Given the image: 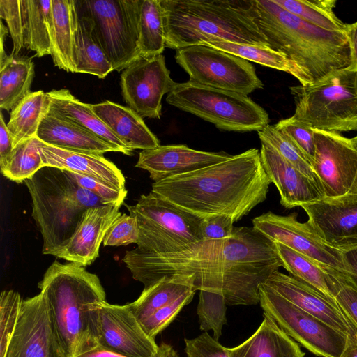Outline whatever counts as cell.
Here are the masks:
<instances>
[{"instance_id": "cell-21", "label": "cell", "mask_w": 357, "mask_h": 357, "mask_svg": "<svg viewBox=\"0 0 357 357\" xmlns=\"http://www.w3.org/2000/svg\"><path fill=\"white\" fill-rule=\"evenodd\" d=\"M120 207L114 204L87 209L71 238L53 255L84 267L93 264L108 229L121 215Z\"/></svg>"}, {"instance_id": "cell-47", "label": "cell", "mask_w": 357, "mask_h": 357, "mask_svg": "<svg viewBox=\"0 0 357 357\" xmlns=\"http://www.w3.org/2000/svg\"><path fill=\"white\" fill-rule=\"evenodd\" d=\"M69 172L82 188L100 197L106 204H118L121 206L123 204L127 195L126 190L119 189L91 176Z\"/></svg>"}, {"instance_id": "cell-37", "label": "cell", "mask_w": 357, "mask_h": 357, "mask_svg": "<svg viewBox=\"0 0 357 357\" xmlns=\"http://www.w3.org/2000/svg\"><path fill=\"white\" fill-rule=\"evenodd\" d=\"M282 8L309 24L330 31L347 33V24L336 15L335 0H274Z\"/></svg>"}, {"instance_id": "cell-17", "label": "cell", "mask_w": 357, "mask_h": 357, "mask_svg": "<svg viewBox=\"0 0 357 357\" xmlns=\"http://www.w3.org/2000/svg\"><path fill=\"white\" fill-rule=\"evenodd\" d=\"M313 169L325 197L348 193L357 173V149L353 138L339 132L314 130Z\"/></svg>"}, {"instance_id": "cell-44", "label": "cell", "mask_w": 357, "mask_h": 357, "mask_svg": "<svg viewBox=\"0 0 357 357\" xmlns=\"http://www.w3.org/2000/svg\"><path fill=\"white\" fill-rule=\"evenodd\" d=\"M275 126L301 149L312 166L315 153L313 129L303 125L292 116L280 120Z\"/></svg>"}, {"instance_id": "cell-55", "label": "cell", "mask_w": 357, "mask_h": 357, "mask_svg": "<svg viewBox=\"0 0 357 357\" xmlns=\"http://www.w3.org/2000/svg\"><path fill=\"white\" fill-rule=\"evenodd\" d=\"M340 357H357V342L348 337L347 345Z\"/></svg>"}, {"instance_id": "cell-35", "label": "cell", "mask_w": 357, "mask_h": 357, "mask_svg": "<svg viewBox=\"0 0 357 357\" xmlns=\"http://www.w3.org/2000/svg\"><path fill=\"white\" fill-rule=\"evenodd\" d=\"M50 107L47 93L40 90L31 91L11 110L7 127L14 146L23 140L36 137L40 122Z\"/></svg>"}, {"instance_id": "cell-12", "label": "cell", "mask_w": 357, "mask_h": 357, "mask_svg": "<svg viewBox=\"0 0 357 357\" xmlns=\"http://www.w3.org/2000/svg\"><path fill=\"white\" fill-rule=\"evenodd\" d=\"M259 303L289 337L319 357H340L348 337L261 283Z\"/></svg>"}, {"instance_id": "cell-49", "label": "cell", "mask_w": 357, "mask_h": 357, "mask_svg": "<svg viewBox=\"0 0 357 357\" xmlns=\"http://www.w3.org/2000/svg\"><path fill=\"white\" fill-rule=\"evenodd\" d=\"M233 219L227 215L219 214L202 219L201 234L203 240L228 238L233 234Z\"/></svg>"}, {"instance_id": "cell-18", "label": "cell", "mask_w": 357, "mask_h": 357, "mask_svg": "<svg viewBox=\"0 0 357 357\" xmlns=\"http://www.w3.org/2000/svg\"><path fill=\"white\" fill-rule=\"evenodd\" d=\"M301 207L327 244L341 251L357 245V193L324 197Z\"/></svg>"}, {"instance_id": "cell-3", "label": "cell", "mask_w": 357, "mask_h": 357, "mask_svg": "<svg viewBox=\"0 0 357 357\" xmlns=\"http://www.w3.org/2000/svg\"><path fill=\"white\" fill-rule=\"evenodd\" d=\"M254 22L270 47L287 57L317 82L351 62L347 33L321 29L278 5L274 0H252Z\"/></svg>"}, {"instance_id": "cell-16", "label": "cell", "mask_w": 357, "mask_h": 357, "mask_svg": "<svg viewBox=\"0 0 357 357\" xmlns=\"http://www.w3.org/2000/svg\"><path fill=\"white\" fill-rule=\"evenodd\" d=\"M176 84L162 54L140 58L121 75L123 98L128 106L142 118L160 119L162 98Z\"/></svg>"}, {"instance_id": "cell-20", "label": "cell", "mask_w": 357, "mask_h": 357, "mask_svg": "<svg viewBox=\"0 0 357 357\" xmlns=\"http://www.w3.org/2000/svg\"><path fill=\"white\" fill-rule=\"evenodd\" d=\"M231 157L225 151H199L185 144L160 145L154 149L142 150L135 167L146 170L150 178L157 182L206 167Z\"/></svg>"}, {"instance_id": "cell-48", "label": "cell", "mask_w": 357, "mask_h": 357, "mask_svg": "<svg viewBox=\"0 0 357 357\" xmlns=\"http://www.w3.org/2000/svg\"><path fill=\"white\" fill-rule=\"evenodd\" d=\"M186 357H229L227 348L204 332L192 339H184Z\"/></svg>"}, {"instance_id": "cell-50", "label": "cell", "mask_w": 357, "mask_h": 357, "mask_svg": "<svg viewBox=\"0 0 357 357\" xmlns=\"http://www.w3.org/2000/svg\"><path fill=\"white\" fill-rule=\"evenodd\" d=\"M159 352V351H158ZM156 356V357H157ZM73 357H127L106 349L97 343L94 337L89 338L77 350Z\"/></svg>"}, {"instance_id": "cell-40", "label": "cell", "mask_w": 357, "mask_h": 357, "mask_svg": "<svg viewBox=\"0 0 357 357\" xmlns=\"http://www.w3.org/2000/svg\"><path fill=\"white\" fill-rule=\"evenodd\" d=\"M227 303L223 296L211 291H199L197 314L199 328L204 332L212 331L217 341L227 324Z\"/></svg>"}, {"instance_id": "cell-10", "label": "cell", "mask_w": 357, "mask_h": 357, "mask_svg": "<svg viewBox=\"0 0 357 357\" xmlns=\"http://www.w3.org/2000/svg\"><path fill=\"white\" fill-rule=\"evenodd\" d=\"M96 36L113 70H123L140 59L139 22L142 0H84Z\"/></svg>"}, {"instance_id": "cell-2", "label": "cell", "mask_w": 357, "mask_h": 357, "mask_svg": "<svg viewBox=\"0 0 357 357\" xmlns=\"http://www.w3.org/2000/svg\"><path fill=\"white\" fill-rule=\"evenodd\" d=\"M271 183L259 151L252 148L225 161L153 182L151 191L200 219L223 214L236 222L266 199Z\"/></svg>"}, {"instance_id": "cell-13", "label": "cell", "mask_w": 357, "mask_h": 357, "mask_svg": "<svg viewBox=\"0 0 357 357\" xmlns=\"http://www.w3.org/2000/svg\"><path fill=\"white\" fill-rule=\"evenodd\" d=\"M90 332L103 348L127 357H156L159 345L150 337L128 304L106 301L91 306Z\"/></svg>"}, {"instance_id": "cell-33", "label": "cell", "mask_w": 357, "mask_h": 357, "mask_svg": "<svg viewBox=\"0 0 357 357\" xmlns=\"http://www.w3.org/2000/svg\"><path fill=\"white\" fill-rule=\"evenodd\" d=\"M192 289L191 281L187 277H165L144 288L139 298L128 305L138 321H141Z\"/></svg>"}, {"instance_id": "cell-14", "label": "cell", "mask_w": 357, "mask_h": 357, "mask_svg": "<svg viewBox=\"0 0 357 357\" xmlns=\"http://www.w3.org/2000/svg\"><path fill=\"white\" fill-rule=\"evenodd\" d=\"M252 222L253 228L273 243L344 273L342 251L327 244L307 221L299 222L296 213L282 215L268 211L255 217Z\"/></svg>"}, {"instance_id": "cell-46", "label": "cell", "mask_w": 357, "mask_h": 357, "mask_svg": "<svg viewBox=\"0 0 357 357\" xmlns=\"http://www.w3.org/2000/svg\"><path fill=\"white\" fill-rule=\"evenodd\" d=\"M0 17L7 24L13 40V54L18 55L24 45L20 0H0Z\"/></svg>"}, {"instance_id": "cell-53", "label": "cell", "mask_w": 357, "mask_h": 357, "mask_svg": "<svg viewBox=\"0 0 357 357\" xmlns=\"http://www.w3.org/2000/svg\"><path fill=\"white\" fill-rule=\"evenodd\" d=\"M347 34L349 40L351 57V65L348 68L357 70V22L347 24Z\"/></svg>"}, {"instance_id": "cell-26", "label": "cell", "mask_w": 357, "mask_h": 357, "mask_svg": "<svg viewBox=\"0 0 357 357\" xmlns=\"http://www.w3.org/2000/svg\"><path fill=\"white\" fill-rule=\"evenodd\" d=\"M229 357H305L298 342L266 314L256 331L238 346L227 348Z\"/></svg>"}, {"instance_id": "cell-11", "label": "cell", "mask_w": 357, "mask_h": 357, "mask_svg": "<svg viewBox=\"0 0 357 357\" xmlns=\"http://www.w3.org/2000/svg\"><path fill=\"white\" fill-rule=\"evenodd\" d=\"M175 59L188 74L189 81L248 96L264 84L247 60L204 45L178 49Z\"/></svg>"}, {"instance_id": "cell-28", "label": "cell", "mask_w": 357, "mask_h": 357, "mask_svg": "<svg viewBox=\"0 0 357 357\" xmlns=\"http://www.w3.org/2000/svg\"><path fill=\"white\" fill-rule=\"evenodd\" d=\"M50 109L62 115L117 149L119 152L130 155L132 151L113 133L105 123L95 114L91 104L81 102L68 89H54L47 92Z\"/></svg>"}, {"instance_id": "cell-32", "label": "cell", "mask_w": 357, "mask_h": 357, "mask_svg": "<svg viewBox=\"0 0 357 357\" xmlns=\"http://www.w3.org/2000/svg\"><path fill=\"white\" fill-rule=\"evenodd\" d=\"M24 47L42 57L50 54L52 0H20Z\"/></svg>"}, {"instance_id": "cell-39", "label": "cell", "mask_w": 357, "mask_h": 357, "mask_svg": "<svg viewBox=\"0 0 357 357\" xmlns=\"http://www.w3.org/2000/svg\"><path fill=\"white\" fill-rule=\"evenodd\" d=\"M257 132L260 141H265L271 145L282 157L322 189L310 162L284 132L278 130L275 125L269 123Z\"/></svg>"}, {"instance_id": "cell-27", "label": "cell", "mask_w": 357, "mask_h": 357, "mask_svg": "<svg viewBox=\"0 0 357 357\" xmlns=\"http://www.w3.org/2000/svg\"><path fill=\"white\" fill-rule=\"evenodd\" d=\"M75 0H52L51 50L54 64L59 69L76 73Z\"/></svg>"}, {"instance_id": "cell-36", "label": "cell", "mask_w": 357, "mask_h": 357, "mask_svg": "<svg viewBox=\"0 0 357 357\" xmlns=\"http://www.w3.org/2000/svg\"><path fill=\"white\" fill-rule=\"evenodd\" d=\"M138 46L141 58L162 54L165 48V29L160 0H142Z\"/></svg>"}, {"instance_id": "cell-42", "label": "cell", "mask_w": 357, "mask_h": 357, "mask_svg": "<svg viewBox=\"0 0 357 357\" xmlns=\"http://www.w3.org/2000/svg\"><path fill=\"white\" fill-rule=\"evenodd\" d=\"M331 291L338 307L357 329V287L342 272L331 269Z\"/></svg>"}, {"instance_id": "cell-41", "label": "cell", "mask_w": 357, "mask_h": 357, "mask_svg": "<svg viewBox=\"0 0 357 357\" xmlns=\"http://www.w3.org/2000/svg\"><path fill=\"white\" fill-rule=\"evenodd\" d=\"M23 299L13 290H4L0 296V357H3L16 327Z\"/></svg>"}, {"instance_id": "cell-23", "label": "cell", "mask_w": 357, "mask_h": 357, "mask_svg": "<svg viewBox=\"0 0 357 357\" xmlns=\"http://www.w3.org/2000/svg\"><path fill=\"white\" fill-rule=\"evenodd\" d=\"M36 137L45 144L71 151L98 155L119 152L109 143L50 109L40 122Z\"/></svg>"}, {"instance_id": "cell-45", "label": "cell", "mask_w": 357, "mask_h": 357, "mask_svg": "<svg viewBox=\"0 0 357 357\" xmlns=\"http://www.w3.org/2000/svg\"><path fill=\"white\" fill-rule=\"evenodd\" d=\"M139 228L137 216L121 214L108 229L103 240L104 246H120L137 243Z\"/></svg>"}, {"instance_id": "cell-5", "label": "cell", "mask_w": 357, "mask_h": 357, "mask_svg": "<svg viewBox=\"0 0 357 357\" xmlns=\"http://www.w3.org/2000/svg\"><path fill=\"white\" fill-rule=\"evenodd\" d=\"M60 342L73 357L89 338L93 303L106 301L98 277L79 264L54 261L38 283Z\"/></svg>"}, {"instance_id": "cell-1", "label": "cell", "mask_w": 357, "mask_h": 357, "mask_svg": "<svg viewBox=\"0 0 357 357\" xmlns=\"http://www.w3.org/2000/svg\"><path fill=\"white\" fill-rule=\"evenodd\" d=\"M123 261L146 288L173 275L190 278L195 291L224 296L227 305L259 303V287L282 267L275 243L255 228L234 227L231 237L202 240L174 253L156 254L137 248Z\"/></svg>"}, {"instance_id": "cell-24", "label": "cell", "mask_w": 357, "mask_h": 357, "mask_svg": "<svg viewBox=\"0 0 357 357\" xmlns=\"http://www.w3.org/2000/svg\"><path fill=\"white\" fill-rule=\"evenodd\" d=\"M43 166L91 176L121 190L125 188L121 171L103 155L75 152L45 144L40 141Z\"/></svg>"}, {"instance_id": "cell-6", "label": "cell", "mask_w": 357, "mask_h": 357, "mask_svg": "<svg viewBox=\"0 0 357 357\" xmlns=\"http://www.w3.org/2000/svg\"><path fill=\"white\" fill-rule=\"evenodd\" d=\"M24 183L43 237L44 255H53L68 241L87 209L107 205L82 188L69 172L56 167L45 166Z\"/></svg>"}, {"instance_id": "cell-4", "label": "cell", "mask_w": 357, "mask_h": 357, "mask_svg": "<svg viewBox=\"0 0 357 357\" xmlns=\"http://www.w3.org/2000/svg\"><path fill=\"white\" fill-rule=\"evenodd\" d=\"M160 4L165 47L177 50L218 40L270 47L253 20L252 0H160Z\"/></svg>"}, {"instance_id": "cell-56", "label": "cell", "mask_w": 357, "mask_h": 357, "mask_svg": "<svg viewBox=\"0 0 357 357\" xmlns=\"http://www.w3.org/2000/svg\"><path fill=\"white\" fill-rule=\"evenodd\" d=\"M1 54H0V61H2L5 59L8 55H6V52L3 50V41L5 38L8 33V28H6L3 22L1 20Z\"/></svg>"}, {"instance_id": "cell-54", "label": "cell", "mask_w": 357, "mask_h": 357, "mask_svg": "<svg viewBox=\"0 0 357 357\" xmlns=\"http://www.w3.org/2000/svg\"><path fill=\"white\" fill-rule=\"evenodd\" d=\"M157 357H179V356L172 346L162 342L159 345V352Z\"/></svg>"}, {"instance_id": "cell-25", "label": "cell", "mask_w": 357, "mask_h": 357, "mask_svg": "<svg viewBox=\"0 0 357 357\" xmlns=\"http://www.w3.org/2000/svg\"><path fill=\"white\" fill-rule=\"evenodd\" d=\"M91 108L130 150L151 149L160 145L143 119L129 107L105 100L91 105Z\"/></svg>"}, {"instance_id": "cell-29", "label": "cell", "mask_w": 357, "mask_h": 357, "mask_svg": "<svg viewBox=\"0 0 357 357\" xmlns=\"http://www.w3.org/2000/svg\"><path fill=\"white\" fill-rule=\"evenodd\" d=\"M77 9L75 32L76 73H86L105 78L113 68L98 40L91 17L79 1H75Z\"/></svg>"}, {"instance_id": "cell-57", "label": "cell", "mask_w": 357, "mask_h": 357, "mask_svg": "<svg viewBox=\"0 0 357 357\" xmlns=\"http://www.w3.org/2000/svg\"><path fill=\"white\" fill-rule=\"evenodd\" d=\"M353 140L354 142L356 148L357 149V135L353 137ZM349 192L351 193H357V173L354 179V181L353 183V185L350 189V191Z\"/></svg>"}, {"instance_id": "cell-22", "label": "cell", "mask_w": 357, "mask_h": 357, "mask_svg": "<svg viewBox=\"0 0 357 357\" xmlns=\"http://www.w3.org/2000/svg\"><path fill=\"white\" fill-rule=\"evenodd\" d=\"M260 158L271 182L277 188L280 204L290 209L324 197L322 189L301 172L269 144L261 140Z\"/></svg>"}, {"instance_id": "cell-15", "label": "cell", "mask_w": 357, "mask_h": 357, "mask_svg": "<svg viewBox=\"0 0 357 357\" xmlns=\"http://www.w3.org/2000/svg\"><path fill=\"white\" fill-rule=\"evenodd\" d=\"M3 357H70L60 342L42 293L23 300Z\"/></svg>"}, {"instance_id": "cell-31", "label": "cell", "mask_w": 357, "mask_h": 357, "mask_svg": "<svg viewBox=\"0 0 357 357\" xmlns=\"http://www.w3.org/2000/svg\"><path fill=\"white\" fill-rule=\"evenodd\" d=\"M199 45H204L234 54L248 61L288 73L296 77L301 85L312 84L310 77L285 54L270 47L222 40L202 41Z\"/></svg>"}, {"instance_id": "cell-51", "label": "cell", "mask_w": 357, "mask_h": 357, "mask_svg": "<svg viewBox=\"0 0 357 357\" xmlns=\"http://www.w3.org/2000/svg\"><path fill=\"white\" fill-rule=\"evenodd\" d=\"M11 134L6 124L2 112L0 113V167L6 164L14 149Z\"/></svg>"}, {"instance_id": "cell-8", "label": "cell", "mask_w": 357, "mask_h": 357, "mask_svg": "<svg viewBox=\"0 0 357 357\" xmlns=\"http://www.w3.org/2000/svg\"><path fill=\"white\" fill-rule=\"evenodd\" d=\"M168 104L192 114L225 131H259L269 123L266 110L250 97L200 85L176 83L167 93Z\"/></svg>"}, {"instance_id": "cell-52", "label": "cell", "mask_w": 357, "mask_h": 357, "mask_svg": "<svg viewBox=\"0 0 357 357\" xmlns=\"http://www.w3.org/2000/svg\"><path fill=\"white\" fill-rule=\"evenodd\" d=\"M345 271L344 274L357 287V245L342 250Z\"/></svg>"}, {"instance_id": "cell-19", "label": "cell", "mask_w": 357, "mask_h": 357, "mask_svg": "<svg viewBox=\"0 0 357 357\" xmlns=\"http://www.w3.org/2000/svg\"><path fill=\"white\" fill-rule=\"evenodd\" d=\"M282 297L357 342V329L333 301L307 284L279 271L264 282Z\"/></svg>"}, {"instance_id": "cell-43", "label": "cell", "mask_w": 357, "mask_h": 357, "mask_svg": "<svg viewBox=\"0 0 357 357\" xmlns=\"http://www.w3.org/2000/svg\"><path fill=\"white\" fill-rule=\"evenodd\" d=\"M195 291L190 290L172 303L160 307L146 319L139 321L146 333L155 339L176 317L184 306L192 300Z\"/></svg>"}, {"instance_id": "cell-38", "label": "cell", "mask_w": 357, "mask_h": 357, "mask_svg": "<svg viewBox=\"0 0 357 357\" xmlns=\"http://www.w3.org/2000/svg\"><path fill=\"white\" fill-rule=\"evenodd\" d=\"M40 140L29 138L18 143L13 149L5 166L1 169L4 176L17 182H24L43 168Z\"/></svg>"}, {"instance_id": "cell-7", "label": "cell", "mask_w": 357, "mask_h": 357, "mask_svg": "<svg viewBox=\"0 0 357 357\" xmlns=\"http://www.w3.org/2000/svg\"><path fill=\"white\" fill-rule=\"evenodd\" d=\"M292 117L314 130L357 132V70H335L321 80L290 87Z\"/></svg>"}, {"instance_id": "cell-9", "label": "cell", "mask_w": 357, "mask_h": 357, "mask_svg": "<svg viewBox=\"0 0 357 357\" xmlns=\"http://www.w3.org/2000/svg\"><path fill=\"white\" fill-rule=\"evenodd\" d=\"M137 216L139 236L137 248L168 254L185 250L202 241L199 218L181 209L151 191L135 206H126Z\"/></svg>"}, {"instance_id": "cell-30", "label": "cell", "mask_w": 357, "mask_h": 357, "mask_svg": "<svg viewBox=\"0 0 357 357\" xmlns=\"http://www.w3.org/2000/svg\"><path fill=\"white\" fill-rule=\"evenodd\" d=\"M0 108L11 112L31 91L34 63L31 58L10 54L0 61Z\"/></svg>"}, {"instance_id": "cell-34", "label": "cell", "mask_w": 357, "mask_h": 357, "mask_svg": "<svg viewBox=\"0 0 357 357\" xmlns=\"http://www.w3.org/2000/svg\"><path fill=\"white\" fill-rule=\"evenodd\" d=\"M282 267L294 278L317 289L330 300L335 301L331 291L333 268L321 264L289 248L275 243Z\"/></svg>"}]
</instances>
